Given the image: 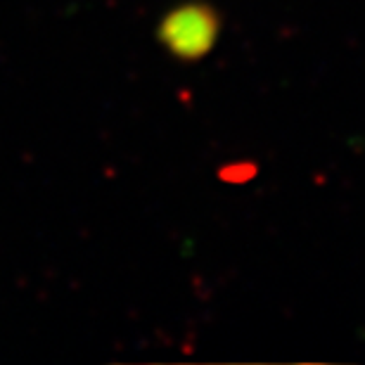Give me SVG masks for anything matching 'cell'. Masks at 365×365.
I'll return each mask as SVG.
<instances>
[{
  "label": "cell",
  "instance_id": "obj_1",
  "mask_svg": "<svg viewBox=\"0 0 365 365\" xmlns=\"http://www.w3.org/2000/svg\"><path fill=\"white\" fill-rule=\"evenodd\" d=\"M221 34V14L211 3L187 0L171 7L157 26V41L180 62L204 60Z\"/></svg>",
  "mask_w": 365,
  "mask_h": 365
},
{
  "label": "cell",
  "instance_id": "obj_2",
  "mask_svg": "<svg viewBox=\"0 0 365 365\" xmlns=\"http://www.w3.org/2000/svg\"><path fill=\"white\" fill-rule=\"evenodd\" d=\"M254 173H257V171H254V166L242 162V164H230L228 169H223L221 178L230 180V182H245V180H252Z\"/></svg>",
  "mask_w": 365,
  "mask_h": 365
}]
</instances>
